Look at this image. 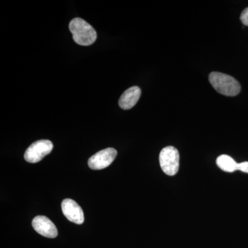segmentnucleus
<instances>
[{"label":"nucleus","mask_w":248,"mask_h":248,"mask_svg":"<svg viewBox=\"0 0 248 248\" xmlns=\"http://www.w3.org/2000/svg\"><path fill=\"white\" fill-rule=\"evenodd\" d=\"M69 29L73 40L78 45L90 46L97 40V32L94 28L81 18H75L70 22Z\"/></svg>","instance_id":"nucleus-1"},{"label":"nucleus","mask_w":248,"mask_h":248,"mask_svg":"<svg viewBox=\"0 0 248 248\" xmlns=\"http://www.w3.org/2000/svg\"><path fill=\"white\" fill-rule=\"evenodd\" d=\"M217 165L224 172H233L237 170V163L228 155H222L218 156L217 159Z\"/></svg>","instance_id":"nucleus-9"},{"label":"nucleus","mask_w":248,"mask_h":248,"mask_svg":"<svg viewBox=\"0 0 248 248\" xmlns=\"http://www.w3.org/2000/svg\"><path fill=\"white\" fill-rule=\"evenodd\" d=\"M53 144L49 140H39L34 142L27 148L24 154V159L31 164L39 162L45 156L51 153Z\"/></svg>","instance_id":"nucleus-4"},{"label":"nucleus","mask_w":248,"mask_h":248,"mask_svg":"<svg viewBox=\"0 0 248 248\" xmlns=\"http://www.w3.org/2000/svg\"><path fill=\"white\" fill-rule=\"evenodd\" d=\"M209 81L214 89L226 96L237 95L241 91V85L232 76L218 72H213L209 76Z\"/></svg>","instance_id":"nucleus-2"},{"label":"nucleus","mask_w":248,"mask_h":248,"mask_svg":"<svg viewBox=\"0 0 248 248\" xmlns=\"http://www.w3.org/2000/svg\"><path fill=\"white\" fill-rule=\"evenodd\" d=\"M115 148H108L98 152L89 160V166L93 170H102L110 166L117 156Z\"/></svg>","instance_id":"nucleus-5"},{"label":"nucleus","mask_w":248,"mask_h":248,"mask_svg":"<svg viewBox=\"0 0 248 248\" xmlns=\"http://www.w3.org/2000/svg\"><path fill=\"white\" fill-rule=\"evenodd\" d=\"M237 170H240L245 173H248V161H244V162L238 164Z\"/></svg>","instance_id":"nucleus-11"},{"label":"nucleus","mask_w":248,"mask_h":248,"mask_svg":"<svg viewBox=\"0 0 248 248\" xmlns=\"http://www.w3.org/2000/svg\"><path fill=\"white\" fill-rule=\"evenodd\" d=\"M179 151L173 146H167L161 150L159 154V164L161 170L165 174L169 176H174L179 169Z\"/></svg>","instance_id":"nucleus-3"},{"label":"nucleus","mask_w":248,"mask_h":248,"mask_svg":"<svg viewBox=\"0 0 248 248\" xmlns=\"http://www.w3.org/2000/svg\"><path fill=\"white\" fill-rule=\"evenodd\" d=\"M32 226L37 233L45 237L53 239L58 236V231L56 226L48 217L45 216L35 217L32 220Z\"/></svg>","instance_id":"nucleus-7"},{"label":"nucleus","mask_w":248,"mask_h":248,"mask_svg":"<svg viewBox=\"0 0 248 248\" xmlns=\"http://www.w3.org/2000/svg\"><path fill=\"white\" fill-rule=\"evenodd\" d=\"M240 19H241V22H242L245 26L248 27V8H246V9L243 11Z\"/></svg>","instance_id":"nucleus-10"},{"label":"nucleus","mask_w":248,"mask_h":248,"mask_svg":"<svg viewBox=\"0 0 248 248\" xmlns=\"http://www.w3.org/2000/svg\"><path fill=\"white\" fill-rule=\"evenodd\" d=\"M62 210L68 221L76 224H82L84 223V212L74 200L71 199L63 200L62 203Z\"/></svg>","instance_id":"nucleus-6"},{"label":"nucleus","mask_w":248,"mask_h":248,"mask_svg":"<svg viewBox=\"0 0 248 248\" xmlns=\"http://www.w3.org/2000/svg\"><path fill=\"white\" fill-rule=\"evenodd\" d=\"M141 91L138 86H133L127 89L121 96L119 105L124 110H128L136 105L141 97Z\"/></svg>","instance_id":"nucleus-8"}]
</instances>
